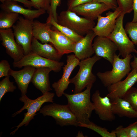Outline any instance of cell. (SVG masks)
Returning <instances> with one entry per match:
<instances>
[{
	"label": "cell",
	"instance_id": "6da1fadb",
	"mask_svg": "<svg viewBox=\"0 0 137 137\" xmlns=\"http://www.w3.org/2000/svg\"><path fill=\"white\" fill-rule=\"evenodd\" d=\"M93 85H88L84 91L79 93L73 94L64 93L63 94L67 99L68 106L78 121L85 124L91 122L90 118L94 109L93 103L90 100Z\"/></svg>",
	"mask_w": 137,
	"mask_h": 137
},
{
	"label": "cell",
	"instance_id": "7a4b0ae2",
	"mask_svg": "<svg viewBox=\"0 0 137 137\" xmlns=\"http://www.w3.org/2000/svg\"><path fill=\"white\" fill-rule=\"evenodd\" d=\"M116 54L111 70L104 72H99L97 75L106 87L121 80L127 75L132 70L130 61L133 56L130 54L123 59Z\"/></svg>",
	"mask_w": 137,
	"mask_h": 137
},
{
	"label": "cell",
	"instance_id": "3957f363",
	"mask_svg": "<svg viewBox=\"0 0 137 137\" xmlns=\"http://www.w3.org/2000/svg\"><path fill=\"white\" fill-rule=\"evenodd\" d=\"M101 57L96 55L80 60L78 64L79 70L73 78L70 79V83L74 84L75 88L74 93L81 92L85 87L93 84L96 80V77L92 72L94 64L100 60Z\"/></svg>",
	"mask_w": 137,
	"mask_h": 137
},
{
	"label": "cell",
	"instance_id": "277c9868",
	"mask_svg": "<svg viewBox=\"0 0 137 137\" xmlns=\"http://www.w3.org/2000/svg\"><path fill=\"white\" fill-rule=\"evenodd\" d=\"M55 94L49 92H47L35 99H31L28 98L26 95L21 96L19 98L20 101L24 103V106L20 110L12 115L14 117L20 114L23 110L26 109L27 111L24 114V119L17 126V128L10 133L14 134L20 127L24 125L25 126L28 125L30 122L34 118L36 113L39 111L42 105L44 103L49 102L53 103Z\"/></svg>",
	"mask_w": 137,
	"mask_h": 137
},
{
	"label": "cell",
	"instance_id": "5b68a950",
	"mask_svg": "<svg viewBox=\"0 0 137 137\" xmlns=\"http://www.w3.org/2000/svg\"><path fill=\"white\" fill-rule=\"evenodd\" d=\"M70 10L62 11L57 16V23L82 36L92 30L95 26L94 21L79 16Z\"/></svg>",
	"mask_w": 137,
	"mask_h": 137
},
{
	"label": "cell",
	"instance_id": "8992f818",
	"mask_svg": "<svg viewBox=\"0 0 137 137\" xmlns=\"http://www.w3.org/2000/svg\"><path fill=\"white\" fill-rule=\"evenodd\" d=\"M125 15L121 12L117 19L114 30L107 37L115 43L119 51L118 55L123 58L132 53H137L135 45L128 37L123 26Z\"/></svg>",
	"mask_w": 137,
	"mask_h": 137
},
{
	"label": "cell",
	"instance_id": "52a82bcc",
	"mask_svg": "<svg viewBox=\"0 0 137 137\" xmlns=\"http://www.w3.org/2000/svg\"><path fill=\"white\" fill-rule=\"evenodd\" d=\"M39 113L44 116L52 117L56 123L61 126H79V123L67 104L62 105L53 103L45 105L40 109Z\"/></svg>",
	"mask_w": 137,
	"mask_h": 137
},
{
	"label": "cell",
	"instance_id": "ba28073f",
	"mask_svg": "<svg viewBox=\"0 0 137 137\" xmlns=\"http://www.w3.org/2000/svg\"><path fill=\"white\" fill-rule=\"evenodd\" d=\"M33 21L20 16L16 24L12 27L15 41L23 48L25 55L31 51Z\"/></svg>",
	"mask_w": 137,
	"mask_h": 137
},
{
	"label": "cell",
	"instance_id": "9c48e42d",
	"mask_svg": "<svg viewBox=\"0 0 137 137\" xmlns=\"http://www.w3.org/2000/svg\"><path fill=\"white\" fill-rule=\"evenodd\" d=\"M64 65L63 62L47 59L31 52L24 55L20 61L13 63L14 67L20 68L26 66H31L36 68L47 67L50 68L56 73L60 71Z\"/></svg>",
	"mask_w": 137,
	"mask_h": 137
},
{
	"label": "cell",
	"instance_id": "30bf717a",
	"mask_svg": "<svg viewBox=\"0 0 137 137\" xmlns=\"http://www.w3.org/2000/svg\"><path fill=\"white\" fill-rule=\"evenodd\" d=\"M121 12V10L118 7L114 12L108 11L105 16H99L97 24L92 29L96 36L108 37L114 30L117 19Z\"/></svg>",
	"mask_w": 137,
	"mask_h": 137
},
{
	"label": "cell",
	"instance_id": "8fae6325",
	"mask_svg": "<svg viewBox=\"0 0 137 137\" xmlns=\"http://www.w3.org/2000/svg\"><path fill=\"white\" fill-rule=\"evenodd\" d=\"M0 39L2 44L5 48L7 54L14 62L21 59L24 56L22 47L14 40L13 30L11 28L0 29Z\"/></svg>",
	"mask_w": 137,
	"mask_h": 137
},
{
	"label": "cell",
	"instance_id": "7c38bea8",
	"mask_svg": "<svg viewBox=\"0 0 137 137\" xmlns=\"http://www.w3.org/2000/svg\"><path fill=\"white\" fill-rule=\"evenodd\" d=\"M66 62V64L63 67V73L61 78L52 85L58 97L62 96L64 91L68 88L70 83V77L73 70L78 65L80 60L74 54H72L67 56Z\"/></svg>",
	"mask_w": 137,
	"mask_h": 137
},
{
	"label": "cell",
	"instance_id": "4fadbf2b",
	"mask_svg": "<svg viewBox=\"0 0 137 137\" xmlns=\"http://www.w3.org/2000/svg\"><path fill=\"white\" fill-rule=\"evenodd\" d=\"M91 100L94 105V110L101 119L111 121L115 119L112 102L107 96L101 97L99 91L97 90L92 95Z\"/></svg>",
	"mask_w": 137,
	"mask_h": 137
},
{
	"label": "cell",
	"instance_id": "5bb4252c",
	"mask_svg": "<svg viewBox=\"0 0 137 137\" xmlns=\"http://www.w3.org/2000/svg\"><path fill=\"white\" fill-rule=\"evenodd\" d=\"M93 46L95 55L106 59L112 65L118 50L112 41L107 37L96 36L94 39Z\"/></svg>",
	"mask_w": 137,
	"mask_h": 137
},
{
	"label": "cell",
	"instance_id": "9a60e30c",
	"mask_svg": "<svg viewBox=\"0 0 137 137\" xmlns=\"http://www.w3.org/2000/svg\"><path fill=\"white\" fill-rule=\"evenodd\" d=\"M137 82V71L135 70L127 75L124 80L112 84L107 87L108 93L106 95L111 101L115 99L123 98L126 92Z\"/></svg>",
	"mask_w": 137,
	"mask_h": 137
},
{
	"label": "cell",
	"instance_id": "2e32d148",
	"mask_svg": "<svg viewBox=\"0 0 137 137\" xmlns=\"http://www.w3.org/2000/svg\"><path fill=\"white\" fill-rule=\"evenodd\" d=\"M110 9V8L105 4L93 0L74 7L71 10L78 15L94 21L97 19L98 17L103 13Z\"/></svg>",
	"mask_w": 137,
	"mask_h": 137
},
{
	"label": "cell",
	"instance_id": "e0dca14e",
	"mask_svg": "<svg viewBox=\"0 0 137 137\" xmlns=\"http://www.w3.org/2000/svg\"><path fill=\"white\" fill-rule=\"evenodd\" d=\"M96 36L92 30L84 37L75 43L73 53L80 60L91 57L94 53L92 42Z\"/></svg>",
	"mask_w": 137,
	"mask_h": 137
},
{
	"label": "cell",
	"instance_id": "ac0fdd59",
	"mask_svg": "<svg viewBox=\"0 0 137 137\" xmlns=\"http://www.w3.org/2000/svg\"><path fill=\"white\" fill-rule=\"evenodd\" d=\"M22 69L16 71L11 68L9 72V75L14 78L19 89L21 93V96L26 95L28 85L31 81L36 68L26 66Z\"/></svg>",
	"mask_w": 137,
	"mask_h": 137
},
{
	"label": "cell",
	"instance_id": "d6986e66",
	"mask_svg": "<svg viewBox=\"0 0 137 137\" xmlns=\"http://www.w3.org/2000/svg\"><path fill=\"white\" fill-rule=\"evenodd\" d=\"M0 7L2 10L20 14L23 15L25 18L32 20L45 13L46 12L43 9L33 10L25 8L19 5L17 2L11 1H5L2 3Z\"/></svg>",
	"mask_w": 137,
	"mask_h": 137
},
{
	"label": "cell",
	"instance_id": "ffe728a7",
	"mask_svg": "<svg viewBox=\"0 0 137 137\" xmlns=\"http://www.w3.org/2000/svg\"><path fill=\"white\" fill-rule=\"evenodd\" d=\"M50 31L53 45L62 56L73 53L75 42L54 27Z\"/></svg>",
	"mask_w": 137,
	"mask_h": 137
},
{
	"label": "cell",
	"instance_id": "44dd1931",
	"mask_svg": "<svg viewBox=\"0 0 137 137\" xmlns=\"http://www.w3.org/2000/svg\"><path fill=\"white\" fill-rule=\"evenodd\" d=\"M43 57L59 61L62 56L53 45L41 43L33 37L31 45V51Z\"/></svg>",
	"mask_w": 137,
	"mask_h": 137
},
{
	"label": "cell",
	"instance_id": "7402d4cb",
	"mask_svg": "<svg viewBox=\"0 0 137 137\" xmlns=\"http://www.w3.org/2000/svg\"><path fill=\"white\" fill-rule=\"evenodd\" d=\"M52 70L47 67L36 68L31 82L35 87L44 94L52 89L50 86L49 74Z\"/></svg>",
	"mask_w": 137,
	"mask_h": 137
},
{
	"label": "cell",
	"instance_id": "603a6c76",
	"mask_svg": "<svg viewBox=\"0 0 137 137\" xmlns=\"http://www.w3.org/2000/svg\"><path fill=\"white\" fill-rule=\"evenodd\" d=\"M113 112L114 114L120 117L129 118H137V111L130 103L122 98H119L111 101Z\"/></svg>",
	"mask_w": 137,
	"mask_h": 137
},
{
	"label": "cell",
	"instance_id": "cb8c5ba5",
	"mask_svg": "<svg viewBox=\"0 0 137 137\" xmlns=\"http://www.w3.org/2000/svg\"><path fill=\"white\" fill-rule=\"evenodd\" d=\"M32 25L33 37L39 40L42 43L50 42L53 44L50 34L51 25L47 22L43 23L36 20L33 21Z\"/></svg>",
	"mask_w": 137,
	"mask_h": 137
},
{
	"label": "cell",
	"instance_id": "d4e9b609",
	"mask_svg": "<svg viewBox=\"0 0 137 137\" xmlns=\"http://www.w3.org/2000/svg\"><path fill=\"white\" fill-rule=\"evenodd\" d=\"M46 22L47 23L67 37L75 42H76L83 38V36L80 35L74 31L65 26L61 25L54 20L52 15L49 14Z\"/></svg>",
	"mask_w": 137,
	"mask_h": 137
},
{
	"label": "cell",
	"instance_id": "484cf974",
	"mask_svg": "<svg viewBox=\"0 0 137 137\" xmlns=\"http://www.w3.org/2000/svg\"><path fill=\"white\" fill-rule=\"evenodd\" d=\"M19 14L2 10L0 12V29L11 28L18 20Z\"/></svg>",
	"mask_w": 137,
	"mask_h": 137
},
{
	"label": "cell",
	"instance_id": "4316f807",
	"mask_svg": "<svg viewBox=\"0 0 137 137\" xmlns=\"http://www.w3.org/2000/svg\"><path fill=\"white\" fill-rule=\"evenodd\" d=\"M79 126L88 128L96 132L102 137H116V135L112 131L111 132L108 131L105 128L97 125L94 123L90 122L89 124H85L78 122Z\"/></svg>",
	"mask_w": 137,
	"mask_h": 137
},
{
	"label": "cell",
	"instance_id": "83f0119b",
	"mask_svg": "<svg viewBox=\"0 0 137 137\" xmlns=\"http://www.w3.org/2000/svg\"><path fill=\"white\" fill-rule=\"evenodd\" d=\"M10 76L5 77L0 82V102L6 93L13 92L16 88L14 85V82L10 81Z\"/></svg>",
	"mask_w": 137,
	"mask_h": 137
},
{
	"label": "cell",
	"instance_id": "f1b7e54d",
	"mask_svg": "<svg viewBox=\"0 0 137 137\" xmlns=\"http://www.w3.org/2000/svg\"><path fill=\"white\" fill-rule=\"evenodd\" d=\"M125 29L134 44L137 45V22H127Z\"/></svg>",
	"mask_w": 137,
	"mask_h": 137
},
{
	"label": "cell",
	"instance_id": "f546056e",
	"mask_svg": "<svg viewBox=\"0 0 137 137\" xmlns=\"http://www.w3.org/2000/svg\"><path fill=\"white\" fill-rule=\"evenodd\" d=\"M128 101L137 111V89L132 87L125 94L123 98Z\"/></svg>",
	"mask_w": 137,
	"mask_h": 137
},
{
	"label": "cell",
	"instance_id": "4dcf8cb0",
	"mask_svg": "<svg viewBox=\"0 0 137 137\" xmlns=\"http://www.w3.org/2000/svg\"><path fill=\"white\" fill-rule=\"evenodd\" d=\"M133 0H117L118 7L124 14L130 13L133 10Z\"/></svg>",
	"mask_w": 137,
	"mask_h": 137
},
{
	"label": "cell",
	"instance_id": "1f68e13d",
	"mask_svg": "<svg viewBox=\"0 0 137 137\" xmlns=\"http://www.w3.org/2000/svg\"><path fill=\"white\" fill-rule=\"evenodd\" d=\"M34 5V7L38 9H43L49 11L50 0H30Z\"/></svg>",
	"mask_w": 137,
	"mask_h": 137
},
{
	"label": "cell",
	"instance_id": "d6a6232c",
	"mask_svg": "<svg viewBox=\"0 0 137 137\" xmlns=\"http://www.w3.org/2000/svg\"><path fill=\"white\" fill-rule=\"evenodd\" d=\"M10 69V64L7 60H1L0 62V78L9 75V72Z\"/></svg>",
	"mask_w": 137,
	"mask_h": 137
},
{
	"label": "cell",
	"instance_id": "836d02e7",
	"mask_svg": "<svg viewBox=\"0 0 137 137\" xmlns=\"http://www.w3.org/2000/svg\"><path fill=\"white\" fill-rule=\"evenodd\" d=\"M61 0H50V6L49 11V14L52 15L54 20L56 22L57 21V9L60 5Z\"/></svg>",
	"mask_w": 137,
	"mask_h": 137
},
{
	"label": "cell",
	"instance_id": "e575fe53",
	"mask_svg": "<svg viewBox=\"0 0 137 137\" xmlns=\"http://www.w3.org/2000/svg\"><path fill=\"white\" fill-rule=\"evenodd\" d=\"M125 128L128 137H137V120Z\"/></svg>",
	"mask_w": 137,
	"mask_h": 137
},
{
	"label": "cell",
	"instance_id": "d590c367",
	"mask_svg": "<svg viewBox=\"0 0 137 137\" xmlns=\"http://www.w3.org/2000/svg\"><path fill=\"white\" fill-rule=\"evenodd\" d=\"M93 0H68L67 9L71 10L73 8L80 5L91 2Z\"/></svg>",
	"mask_w": 137,
	"mask_h": 137
},
{
	"label": "cell",
	"instance_id": "8d00e7d4",
	"mask_svg": "<svg viewBox=\"0 0 137 137\" xmlns=\"http://www.w3.org/2000/svg\"><path fill=\"white\" fill-rule=\"evenodd\" d=\"M98 2L104 3L108 6L111 9H115L118 7L117 0H93Z\"/></svg>",
	"mask_w": 137,
	"mask_h": 137
},
{
	"label": "cell",
	"instance_id": "74e56055",
	"mask_svg": "<svg viewBox=\"0 0 137 137\" xmlns=\"http://www.w3.org/2000/svg\"><path fill=\"white\" fill-rule=\"evenodd\" d=\"M113 131L117 137H128L125 128L122 125L119 126Z\"/></svg>",
	"mask_w": 137,
	"mask_h": 137
},
{
	"label": "cell",
	"instance_id": "f35d334b",
	"mask_svg": "<svg viewBox=\"0 0 137 137\" xmlns=\"http://www.w3.org/2000/svg\"><path fill=\"white\" fill-rule=\"evenodd\" d=\"M7 0L13 1L20 2L22 3L25 7L29 9H31L32 7H34V5L31 2L28 0H0V1L2 3Z\"/></svg>",
	"mask_w": 137,
	"mask_h": 137
},
{
	"label": "cell",
	"instance_id": "ab89813d",
	"mask_svg": "<svg viewBox=\"0 0 137 137\" xmlns=\"http://www.w3.org/2000/svg\"><path fill=\"white\" fill-rule=\"evenodd\" d=\"M133 16L132 22H137V0H133Z\"/></svg>",
	"mask_w": 137,
	"mask_h": 137
},
{
	"label": "cell",
	"instance_id": "60d3db41",
	"mask_svg": "<svg viewBox=\"0 0 137 137\" xmlns=\"http://www.w3.org/2000/svg\"><path fill=\"white\" fill-rule=\"evenodd\" d=\"M133 60L130 62L132 70L135 69L137 71V56L133 55Z\"/></svg>",
	"mask_w": 137,
	"mask_h": 137
},
{
	"label": "cell",
	"instance_id": "b9f144b4",
	"mask_svg": "<svg viewBox=\"0 0 137 137\" xmlns=\"http://www.w3.org/2000/svg\"><path fill=\"white\" fill-rule=\"evenodd\" d=\"M77 137H84L83 134L80 131H79L78 132Z\"/></svg>",
	"mask_w": 137,
	"mask_h": 137
}]
</instances>
